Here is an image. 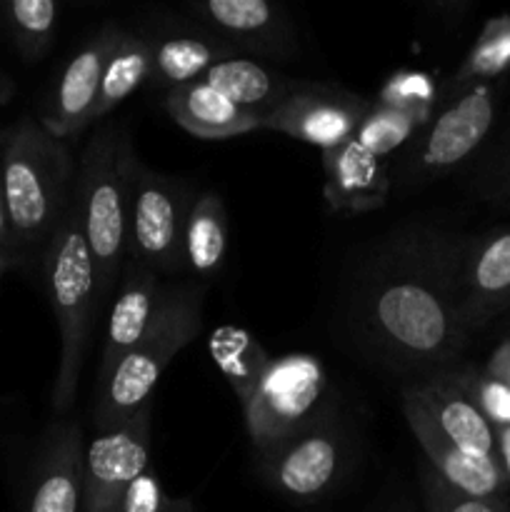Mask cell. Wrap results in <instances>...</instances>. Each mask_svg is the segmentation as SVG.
<instances>
[{
  "instance_id": "6da1fadb",
  "label": "cell",
  "mask_w": 510,
  "mask_h": 512,
  "mask_svg": "<svg viewBox=\"0 0 510 512\" xmlns=\"http://www.w3.org/2000/svg\"><path fill=\"white\" fill-rule=\"evenodd\" d=\"M468 240L430 223H410L380 243L353 295V325L393 370L448 363L468 340L460 270Z\"/></svg>"
},
{
  "instance_id": "7a4b0ae2",
  "label": "cell",
  "mask_w": 510,
  "mask_h": 512,
  "mask_svg": "<svg viewBox=\"0 0 510 512\" xmlns=\"http://www.w3.org/2000/svg\"><path fill=\"white\" fill-rule=\"evenodd\" d=\"M5 210L18 260L43 255L73 205L78 160L35 118H20L3 133L0 150Z\"/></svg>"
},
{
  "instance_id": "3957f363",
  "label": "cell",
  "mask_w": 510,
  "mask_h": 512,
  "mask_svg": "<svg viewBox=\"0 0 510 512\" xmlns=\"http://www.w3.org/2000/svg\"><path fill=\"white\" fill-rule=\"evenodd\" d=\"M133 140L115 123H100L78 158L73 205L95 268V310L113 300L128 258Z\"/></svg>"
},
{
  "instance_id": "277c9868",
  "label": "cell",
  "mask_w": 510,
  "mask_h": 512,
  "mask_svg": "<svg viewBox=\"0 0 510 512\" xmlns=\"http://www.w3.org/2000/svg\"><path fill=\"white\" fill-rule=\"evenodd\" d=\"M40 270H43L45 293H48L60 333V360L50 405H53V413L63 418L75 403L90 335L98 328L100 320L95 310L93 258H90L75 205H70L65 220L45 245L40 255Z\"/></svg>"
},
{
  "instance_id": "5b68a950",
  "label": "cell",
  "mask_w": 510,
  "mask_h": 512,
  "mask_svg": "<svg viewBox=\"0 0 510 512\" xmlns=\"http://www.w3.org/2000/svg\"><path fill=\"white\" fill-rule=\"evenodd\" d=\"M203 298L205 285H180L168 290L145 338L120 360L108 383L93 393L90 420L95 433L120 428L140 408L150 405V395L163 370L200 333Z\"/></svg>"
},
{
  "instance_id": "8992f818",
  "label": "cell",
  "mask_w": 510,
  "mask_h": 512,
  "mask_svg": "<svg viewBox=\"0 0 510 512\" xmlns=\"http://www.w3.org/2000/svg\"><path fill=\"white\" fill-rule=\"evenodd\" d=\"M325 390L328 375L315 355L290 353L270 360L263 378L240 403L250 443L258 455L270 453L330 415Z\"/></svg>"
},
{
  "instance_id": "52a82bcc",
  "label": "cell",
  "mask_w": 510,
  "mask_h": 512,
  "mask_svg": "<svg viewBox=\"0 0 510 512\" xmlns=\"http://www.w3.org/2000/svg\"><path fill=\"white\" fill-rule=\"evenodd\" d=\"M498 98L490 83L470 85L448 100L438 115L405 145L400 163V183L420 188L458 168L488 138L495 123Z\"/></svg>"
},
{
  "instance_id": "ba28073f",
  "label": "cell",
  "mask_w": 510,
  "mask_h": 512,
  "mask_svg": "<svg viewBox=\"0 0 510 512\" xmlns=\"http://www.w3.org/2000/svg\"><path fill=\"white\" fill-rule=\"evenodd\" d=\"M193 203L183 183L135 160L130 183L128 258L158 275L185 270V218Z\"/></svg>"
},
{
  "instance_id": "9c48e42d",
  "label": "cell",
  "mask_w": 510,
  "mask_h": 512,
  "mask_svg": "<svg viewBox=\"0 0 510 512\" xmlns=\"http://www.w3.org/2000/svg\"><path fill=\"white\" fill-rule=\"evenodd\" d=\"M345 455H348L345 435L330 413L320 423L293 435L270 453L260 455V470L283 498L295 503H313L328 495L338 483Z\"/></svg>"
},
{
  "instance_id": "30bf717a",
  "label": "cell",
  "mask_w": 510,
  "mask_h": 512,
  "mask_svg": "<svg viewBox=\"0 0 510 512\" xmlns=\"http://www.w3.org/2000/svg\"><path fill=\"white\" fill-rule=\"evenodd\" d=\"M373 100L340 85L298 80L293 93L263 118V128L278 130L320 150L355 138Z\"/></svg>"
},
{
  "instance_id": "8fae6325",
  "label": "cell",
  "mask_w": 510,
  "mask_h": 512,
  "mask_svg": "<svg viewBox=\"0 0 510 512\" xmlns=\"http://www.w3.org/2000/svg\"><path fill=\"white\" fill-rule=\"evenodd\" d=\"M150 415L145 405L110 433H98L85 445L80 512H115L125 490L150 470Z\"/></svg>"
},
{
  "instance_id": "7c38bea8",
  "label": "cell",
  "mask_w": 510,
  "mask_h": 512,
  "mask_svg": "<svg viewBox=\"0 0 510 512\" xmlns=\"http://www.w3.org/2000/svg\"><path fill=\"white\" fill-rule=\"evenodd\" d=\"M120 33L123 28L118 23H103L60 68L38 118L55 138L68 140L93 123L105 63L118 45Z\"/></svg>"
},
{
  "instance_id": "4fadbf2b",
  "label": "cell",
  "mask_w": 510,
  "mask_h": 512,
  "mask_svg": "<svg viewBox=\"0 0 510 512\" xmlns=\"http://www.w3.org/2000/svg\"><path fill=\"white\" fill-rule=\"evenodd\" d=\"M190 20L220 35L238 53L290 60L298 55V35L280 5L270 0H203L188 3Z\"/></svg>"
},
{
  "instance_id": "5bb4252c",
  "label": "cell",
  "mask_w": 510,
  "mask_h": 512,
  "mask_svg": "<svg viewBox=\"0 0 510 512\" xmlns=\"http://www.w3.org/2000/svg\"><path fill=\"white\" fill-rule=\"evenodd\" d=\"M138 33L150 50L148 85L165 93L195 83L213 65L240 55L220 35L190 18H153Z\"/></svg>"
},
{
  "instance_id": "9a60e30c",
  "label": "cell",
  "mask_w": 510,
  "mask_h": 512,
  "mask_svg": "<svg viewBox=\"0 0 510 512\" xmlns=\"http://www.w3.org/2000/svg\"><path fill=\"white\" fill-rule=\"evenodd\" d=\"M83 458L85 438L78 420L55 418L35 448L23 512H80Z\"/></svg>"
},
{
  "instance_id": "2e32d148",
  "label": "cell",
  "mask_w": 510,
  "mask_h": 512,
  "mask_svg": "<svg viewBox=\"0 0 510 512\" xmlns=\"http://www.w3.org/2000/svg\"><path fill=\"white\" fill-rule=\"evenodd\" d=\"M403 398L413 400L430 425L458 450L475 458L498 460L493 420L458 375L445 373L423 383H410L403 390Z\"/></svg>"
},
{
  "instance_id": "e0dca14e",
  "label": "cell",
  "mask_w": 510,
  "mask_h": 512,
  "mask_svg": "<svg viewBox=\"0 0 510 512\" xmlns=\"http://www.w3.org/2000/svg\"><path fill=\"white\" fill-rule=\"evenodd\" d=\"M168 290L170 288L163 285L158 273L135 263V260H125L118 293H115L113 305H110L108 330H105L103 353H100L95 390L108 383L120 360L145 338Z\"/></svg>"
},
{
  "instance_id": "ac0fdd59",
  "label": "cell",
  "mask_w": 510,
  "mask_h": 512,
  "mask_svg": "<svg viewBox=\"0 0 510 512\" xmlns=\"http://www.w3.org/2000/svg\"><path fill=\"white\" fill-rule=\"evenodd\" d=\"M323 170L325 200L330 208L343 213L383 208L393 188L388 160L373 155L355 140L323 150Z\"/></svg>"
},
{
  "instance_id": "d6986e66",
  "label": "cell",
  "mask_w": 510,
  "mask_h": 512,
  "mask_svg": "<svg viewBox=\"0 0 510 512\" xmlns=\"http://www.w3.org/2000/svg\"><path fill=\"white\" fill-rule=\"evenodd\" d=\"M403 413L418 440L420 450L425 455V463L458 493L470 495V498H505L508 480H505L503 468L498 460L475 458V455L463 453L453 443L443 438L438 430L430 425L423 410L413 400L403 398Z\"/></svg>"
},
{
  "instance_id": "ffe728a7",
  "label": "cell",
  "mask_w": 510,
  "mask_h": 512,
  "mask_svg": "<svg viewBox=\"0 0 510 512\" xmlns=\"http://www.w3.org/2000/svg\"><path fill=\"white\" fill-rule=\"evenodd\" d=\"M510 303V230L468 240L460 270V305L468 333Z\"/></svg>"
},
{
  "instance_id": "44dd1931",
  "label": "cell",
  "mask_w": 510,
  "mask_h": 512,
  "mask_svg": "<svg viewBox=\"0 0 510 512\" xmlns=\"http://www.w3.org/2000/svg\"><path fill=\"white\" fill-rule=\"evenodd\" d=\"M165 110L180 128L200 140H225L263 128L260 115L235 105L205 80L165 93Z\"/></svg>"
},
{
  "instance_id": "7402d4cb",
  "label": "cell",
  "mask_w": 510,
  "mask_h": 512,
  "mask_svg": "<svg viewBox=\"0 0 510 512\" xmlns=\"http://www.w3.org/2000/svg\"><path fill=\"white\" fill-rule=\"evenodd\" d=\"M200 80H205L210 88H215L225 98L233 100L235 105L260 115V118L278 108L298 85L295 78H288V75L278 73V70L268 68L253 58H243V55H235V58L213 65Z\"/></svg>"
},
{
  "instance_id": "603a6c76",
  "label": "cell",
  "mask_w": 510,
  "mask_h": 512,
  "mask_svg": "<svg viewBox=\"0 0 510 512\" xmlns=\"http://www.w3.org/2000/svg\"><path fill=\"white\" fill-rule=\"evenodd\" d=\"M228 213L213 190L193 195V203L185 218V268L198 278H213L220 273L228 258Z\"/></svg>"
},
{
  "instance_id": "cb8c5ba5",
  "label": "cell",
  "mask_w": 510,
  "mask_h": 512,
  "mask_svg": "<svg viewBox=\"0 0 510 512\" xmlns=\"http://www.w3.org/2000/svg\"><path fill=\"white\" fill-rule=\"evenodd\" d=\"M58 23V0H5L0 3V28L25 63H38L50 53Z\"/></svg>"
},
{
  "instance_id": "d4e9b609",
  "label": "cell",
  "mask_w": 510,
  "mask_h": 512,
  "mask_svg": "<svg viewBox=\"0 0 510 512\" xmlns=\"http://www.w3.org/2000/svg\"><path fill=\"white\" fill-rule=\"evenodd\" d=\"M150 75V50L143 35L138 30H125L120 33L118 45L110 53L108 63H105L103 80H100V95L95 103L93 123L103 120L105 115L113 113L123 100L138 88L148 85Z\"/></svg>"
},
{
  "instance_id": "484cf974",
  "label": "cell",
  "mask_w": 510,
  "mask_h": 512,
  "mask_svg": "<svg viewBox=\"0 0 510 512\" xmlns=\"http://www.w3.org/2000/svg\"><path fill=\"white\" fill-rule=\"evenodd\" d=\"M210 353H213V360L218 363L220 373L228 378L230 388L238 395L240 403L258 385V380L263 378L270 360H273L253 335L240 328H233V325L215 330L213 340H210Z\"/></svg>"
},
{
  "instance_id": "4316f807",
  "label": "cell",
  "mask_w": 510,
  "mask_h": 512,
  "mask_svg": "<svg viewBox=\"0 0 510 512\" xmlns=\"http://www.w3.org/2000/svg\"><path fill=\"white\" fill-rule=\"evenodd\" d=\"M430 120L433 118L415 113V110L395 108V105L375 103L373 100L353 140L373 155H378V158L388 160L390 153L403 150L415 138V133L425 128Z\"/></svg>"
},
{
  "instance_id": "83f0119b",
  "label": "cell",
  "mask_w": 510,
  "mask_h": 512,
  "mask_svg": "<svg viewBox=\"0 0 510 512\" xmlns=\"http://www.w3.org/2000/svg\"><path fill=\"white\" fill-rule=\"evenodd\" d=\"M510 63V18H495L485 25L483 35L473 50L468 53L465 63L455 73L450 83V93L470 88V85L488 83L493 75H498Z\"/></svg>"
},
{
  "instance_id": "f1b7e54d",
  "label": "cell",
  "mask_w": 510,
  "mask_h": 512,
  "mask_svg": "<svg viewBox=\"0 0 510 512\" xmlns=\"http://www.w3.org/2000/svg\"><path fill=\"white\" fill-rule=\"evenodd\" d=\"M420 488L428 512H510L505 498H470L450 488L428 463H420Z\"/></svg>"
},
{
  "instance_id": "f546056e",
  "label": "cell",
  "mask_w": 510,
  "mask_h": 512,
  "mask_svg": "<svg viewBox=\"0 0 510 512\" xmlns=\"http://www.w3.org/2000/svg\"><path fill=\"white\" fill-rule=\"evenodd\" d=\"M115 512H195V505L188 498H173L163 488L158 473L148 470L125 490Z\"/></svg>"
},
{
  "instance_id": "4dcf8cb0",
  "label": "cell",
  "mask_w": 510,
  "mask_h": 512,
  "mask_svg": "<svg viewBox=\"0 0 510 512\" xmlns=\"http://www.w3.org/2000/svg\"><path fill=\"white\" fill-rule=\"evenodd\" d=\"M0 150H3V133H0ZM0 253H13V235H10L8 210H5V193H3V173H0Z\"/></svg>"
},
{
  "instance_id": "1f68e13d",
  "label": "cell",
  "mask_w": 510,
  "mask_h": 512,
  "mask_svg": "<svg viewBox=\"0 0 510 512\" xmlns=\"http://www.w3.org/2000/svg\"><path fill=\"white\" fill-rule=\"evenodd\" d=\"M495 440H498V463L510 485V423H503L495 430Z\"/></svg>"
},
{
  "instance_id": "d6a6232c",
  "label": "cell",
  "mask_w": 510,
  "mask_h": 512,
  "mask_svg": "<svg viewBox=\"0 0 510 512\" xmlns=\"http://www.w3.org/2000/svg\"><path fill=\"white\" fill-rule=\"evenodd\" d=\"M20 260H18V255H13V253H0V278H3V273L8 268H13V265H18Z\"/></svg>"
}]
</instances>
